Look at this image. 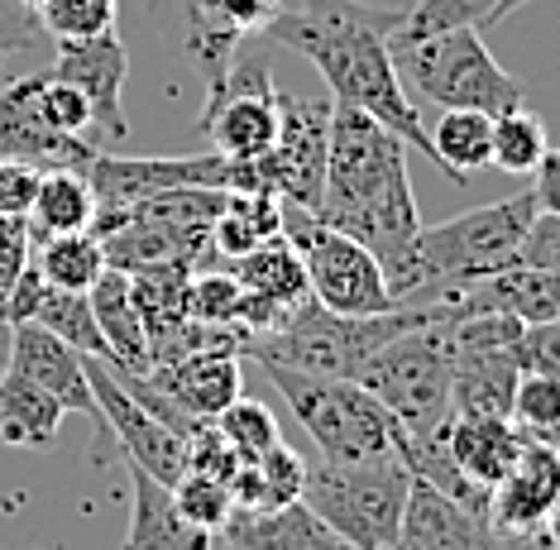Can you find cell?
<instances>
[{"label":"cell","mask_w":560,"mask_h":550,"mask_svg":"<svg viewBox=\"0 0 560 550\" xmlns=\"http://www.w3.org/2000/svg\"><path fill=\"white\" fill-rule=\"evenodd\" d=\"M508 550H537V536H522V541H508Z\"/></svg>","instance_id":"816d5d0a"},{"label":"cell","mask_w":560,"mask_h":550,"mask_svg":"<svg viewBox=\"0 0 560 550\" xmlns=\"http://www.w3.org/2000/svg\"><path fill=\"white\" fill-rule=\"evenodd\" d=\"M86 383H92V398L101 407V421H106L101 445H116V450L106 455V465L120 455L125 465H139L144 475H154L159 483L173 489V483L187 475V441L177 436L168 421H159L139 398H130V388L116 378V368L106 360L86 354Z\"/></svg>","instance_id":"7c38bea8"},{"label":"cell","mask_w":560,"mask_h":550,"mask_svg":"<svg viewBox=\"0 0 560 550\" xmlns=\"http://www.w3.org/2000/svg\"><path fill=\"white\" fill-rule=\"evenodd\" d=\"M551 450H556V459H560V431H556V436H551Z\"/></svg>","instance_id":"f5cc1de1"},{"label":"cell","mask_w":560,"mask_h":550,"mask_svg":"<svg viewBox=\"0 0 560 550\" xmlns=\"http://www.w3.org/2000/svg\"><path fill=\"white\" fill-rule=\"evenodd\" d=\"M44 72H24L0 92V159H20L34 168H82L92 159V144L72 134H58L39 110Z\"/></svg>","instance_id":"ac0fdd59"},{"label":"cell","mask_w":560,"mask_h":550,"mask_svg":"<svg viewBox=\"0 0 560 550\" xmlns=\"http://www.w3.org/2000/svg\"><path fill=\"white\" fill-rule=\"evenodd\" d=\"M427 321H445V312L436 302L431 306H393V312H378V316H340V312H326V306H316V302H302V306H292L288 321L278 330L249 340L245 360L288 364V368L322 374V378H354L369 354H378L388 340H398Z\"/></svg>","instance_id":"277c9868"},{"label":"cell","mask_w":560,"mask_h":550,"mask_svg":"<svg viewBox=\"0 0 560 550\" xmlns=\"http://www.w3.org/2000/svg\"><path fill=\"white\" fill-rule=\"evenodd\" d=\"M503 0H417L407 5V15L398 24V34H436V30H489L493 10Z\"/></svg>","instance_id":"ab89813d"},{"label":"cell","mask_w":560,"mask_h":550,"mask_svg":"<svg viewBox=\"0 0 560 550\" xmlns=\"http://www.w3.org/2000/svg\"><path fill=\"white\" fill-rule=\"evenodd\" d=\"M326 139H330V101L278 86V139L264 159L245 163L249 191H269L278 201L316 211L326 177Z\"/></svg>","instance_id":"8fae6325"},{"label":"cell","mask_w":560,"mask_h":550,"mask_svg":"<svg viewBox=\"0 0 560 550\" xmlns=\"http://www.w3.org/2000/svg\"><path fill=\"white\" fill-rule=\"evenodd\" d=\"M412 489L402 459H369V465H307L302 503L326 522L350 550H393L402 503Z\"/></svg>","instance_id":"ba28073f"},{"label":"cell","mask_w":560,"mask_h":550,"mask_svg":"<svg viewBox=\"0 0 560 550\" xmlns=\"http://www.w3.org/2000/svg\"><path fill=\"white\" fill-rule=\"evenodd\" d=\"M402 15L407 10L374 5V0H298V10H278L264 38L307 58L330 86L336 106L374 115L407 149H422L431 159V130L407 101V86L388 54V34L402 24Z\"/></svg>","instance_id":"6da1fadb"},{"label":"cell","mask_w":560,"mask_h":550,"mask_svg":"<svg viewBox=\"0 0 560 550\" xmlns=\"http://www.w3.org/2000/svg\"><path fill=\"white\" fill-rule=\"evenodd\" d=\"M130 489H135V513H130V536H125L120 550H211L215 546V536L187 527L177 517L168 483H159L154 475L130 465Z\"/></svg>","instance_id":"d4e9b609"},{"label":"cell","mask_w":560,"mask_h":550,"mask_svg":"<svg viewBox=\"0 0 560 550\" xmlns=\"http://www.w3.org/2000/svg\"><path fill=\"white\" fill-rule=\"evenodd\" d=\"M388 54L402 82L441 110L508 115L527 101V86L508 68H499V58L489 54L479 30H436V34L393 30Z\"/></svg>","instance_id":"5b68a950"},{"label":"cell","mask_w":560,"mask_h":550,"mask_svg":"<svg viewBox=\"0 0 560 550\" xmlns=\"http://www.w3.org/2000/svg\"><path fill=\"white\" fill-rule=\"evenodd\" d=\"M278 207H283V239L298 249L302 268H307V288L316 306L340 316H378L398 306L384 268L364 245L330 230L316 211H302L292 201H278Z\"/></svg>","instance_id":"9c48e42d"},{"label":"cell","mask_w":560,"mask_h":550,"mask_svg":"<svg viewBox=\"0 0 560 550\" xmlns=\"http://www.w3.org/2000/svg\"><path fill=\"white\" fill-rule=\"evenodd\" d=\"M201 134L221 159L231 163H254L273 149L278 139V82L269 62L259 58H235L225 82L207 92V110H201Z\"/></svg>","instance_id":"5bb4252c"},{"label":"cell","mask_w":560,"mask_h":550,"mask_svg":"<svg viewBox=\"0 0 560 550\" xmlns=\"http://www.w3.org/2000/svg\"><path fill=\"white\" fill-rule=\"evenodd\" d=\"M546 149H551V134H546L541 115H532L527 106H517V110H508V115H493L489 163L499 173H513V177L537 173V163L546 159Z\"/></svg>","instance_id":"e575fe53"},{"label":"cell","mask_w":560,"mask_h":550,"mask_svg":"<svg viewBox=\"0 0 560 550\" xmlns=\"http://www.w3.org/2000/svg\"><path fill=\"white\" fill-rule=\"evenodd\" d=\"M44 24L34 15L30 5H20V0H0V44L5 48H34L44 44Z\"/></svg>","instance_id":"bcb514c9"},{"label":"cell","mask_w":560,"mask_h":550,"mask_svg":"<svg viewBox=\"0 0 560 550\" xmlns=\"http://www.w3.org/2000/svg\"><path fill=\"white\" fill-rule=\"evenodd\" d=\"M537 183H532V197H537V211L546 215H560V149L551 144L546 149V159L537 163Z\"/></svg>","instance_id":"7dc6e473"},{"label":"cell","mask_w":560,"mask_h":550,"mask_svg":"<svg viewBox=\"0 0 560 550\" xmlns=\"http://www.w3.org/2000/svg\"><path fill=\"white\" fill-rule=\"evenodd\" d=\"M517 264H527V268H551V273H560V215L537 211V221H532L527 239H522Z\"/></svg>","instance_id":"ee69618b"},{"label":"cell","mask_w":560,"mask_h":550,"mask_svg":"<svg viewBox=\"0 0 560 550\" xmlns=\"http://www.w3.org/2000/svg\"><path fill=\"white\" fill-rule=\"evenodd\" d=\"M541 536L551 541L556 550H560V498H556V507H551V517H546V527H541Z\"/></svg>","instance_id":"681fc988"},{"label":"cell","mask_w":560,"mask_h":550,"mask_svg":"<svg viewBox=\"0 0 560 550\" xmlns=\"http://www.w3.org/2000/svg\"><path fill=\"white\" fill-rule=\"evenodd\" d=\"M5 54H10V48H5V44H0V68H5Z\"/></svg>","instance_id":"db71d44e"},{"label":"cell","mask_w":560,"mask_h":550,"mask_svg":"<svg viewBox=\"0 0 560 550\" xmlns=\"http://www.w3.org/2000/svg\"><path fill=\"white\" fill-rule=\"evenodd\" d=\"M62 412H68V407H62L54 393H44L39 383H30L5 364V374H0V445L44 450V445L58 441Z\"/></svg>","instance_id":"484cf974"},{"label":"cell","mask_w":560,"mask_h":550,"mask_svg":"<svg viewBox=\"0 0 560 550\" xmlns=\"http://www.w3.org/2000/svg\"><path fill=\"white\" fill-rule=\"evenodd\" d=\"M493 149V115L483 110H441V125L431 130V163L445 168L455 183H469Z\"/></svg>","instance_id":"1f68e13d"},{"label":"cell","mask_w":560,"mask_h":550,"mask_svg":"<svg viewBox=\"0 0 560 550\" xmlns=\"http://www.w3.org/2000/svg\"><path fill=\"white\" fill-rule=\"evenodd\" d=\"M159 398H168L177 412L215 421L245 393V354H187L173 364H154L149 374H139Z\"/></svg>","instance_id":"44dd1931"},{"label":"cell","mask_w":560,"mask_h":550,"mask_svg":"<svg viewBox=\"0 0 560 550\" xmlns=\"http://www.w3.org/2000/svg\"><path fill=\"white\" fill-rule=\"evenodd\" d=\"M527 441L532 436L513 417H451L441 431V445H445V455H451V465L483 493H493V483L513 469V459L522 455Z\"/></svg>","instance_id":"7402d4cb"},{"label":"cell","mask_w":560,"mask_h":550,"mask_svg":"<svg viewBox=\"0 0 560 550\" xmlns=\"http://www.w3.org/2000/svg\"><path fill=\"white\" fill-rule=\"evenodd\" d=\"M10 368L24 374L30 383H39L44 393H54L68 412L92 417L96 445H101V436H106V421H101V407L92 398V383H86V354H78L72 344H62L58 336H48L44 326L15 321V326H10Z\"/></svg>","instance_id":"d6986e66"},{"label":"cell","mask_w":560,"mask_h":550,"mask_svg":"<svg viewBox=\"0 0 560 550\" xmlns=\"http://www.w3.org/2000/svg\"><path fill=\"white\" fill-rule=\"evenodd\" d=\"M283 235V207L269 191H231L221 221L211 225V259H245L254 245Z\"/></svg>","instance_id":"4dcf8cb0"},{"label":"cell","mask_w":560,"mask_h":550,"mask_svg":"<svg viewBox=\"0 0 560 550\" xmlns=\"http://www.w3.org/2000/svg\"><path fill=\"white\" fill-rule=\"evenodd\" d=\"M86 297H92V316L101 326V340H106V364L120 368V374H149V368H154V350H149L144 321H139V312H135L130 273L106 268Z\"/></svg>","instance_id":"cb8c5ba5"},{"label":"cell","mask_w":560,"mask_h":550,"mask_svg":"<svg viewBox=\"0 0 560 550\" xmlns=\"http://www.w3.org/2000/svg\"><path fill=\"white\" fill-rule=\"evenodd\" d=\"M283 0H177L183 15V58L207 82V92L225 82V72L240 58V38L264 34Z\"/></svg>","instance_id":"9a60e30c"},{"label":"cell","mask_w":560,"mask_h":550,"mask_svg":"<svg viewBox=\"0 0 560 550\" xmlns=\"http://www.w3.org/2000/svg\"><path fill=\"white\" fill-rule=\"evenodd\" d=\"M231 273L240 278V288L254 292V297L283 306V312H292V306L312 302V288H307V268H302L298 249L288 245L283 235L264 239V245H254L245 259H231Z\"/></svg>","instance_id":"f1b7e54d"},{"label":"cell","mask_w":560,"mask_h":550,"mask_svg":"<svg viewBox=\"0 0 560 550\" xmlns=\"http://www.w3.org/2000/svg\"><path fill=\"white\" fill-rule=\"evenodd\" d=\"M34 326H44L48 336H58L62 344H72L78 354H92V360H106V340H101V326L92 316V297L86 292H62V288H48L39 292L30 312Z\"/></svg>","instance_id":"836d02e7"},{"label":"cell","mask_w":560,"mask_h":550,"mask_svg":"<svg viewBox=\"0 0 560 550\" xmlns=\"http://www.w3.org/2000/svg\"><path fill=\"white\" fill-rule=\"evenodd\" d=\"M560 498V459L551 450V441L532 436L522 445V455L513 459V469L493 483L489 493V527L503 541H522V536H537L546 527Z\"/></svg>","instance_id":"e0dca14e"},{"label":"cell","mask_w":560,"mask_h":550,"mask_svg":"<svg viewBox=\"0 0 560 550\" xmlns=\"http://www.w3.org/2000/svg\"><path fill=\"white\" fill-rule=\"evenodd\" d=\"M30 264V225L15 215H0V268H20Z\"/></svg>","instance_id":"c3c4849f"},{"label":"cell","mask_w":560,"mask_h":550,"mask_svg":"<svg viewBox=\"0 0 560 550\" xmlns=\"http://www.w3.org/2000/svg\"><path fill=\"white\" fill-rule=\"evenodd\" d=\"M30 264L39 268V278L48 288H62V292H92L96 278L106 273V249L92 230L82 235H54V239H39V254H30Z\"/></svg>","instance_id":"d6a6232c"},{"label":"cell","mask_w":560,"mask_h":550,"mask_svg":"<svg viewBox=\"0 0 560 550\" xmlns=\"http://www.w3.org/2000/svg\"><path fill=\"white\" fill-rule=\"evenodd\" d=\"M316 215L364 245L393 278L412 249L422 215H417L412 177H407V144L374 115L354 106H330L326 139V177Z\"/></svg>","instance_id":"7a4b0ae2"},{"label":"cell","mask_w":560,"mask_h":550,"mask_svg":"<svg viewBox=\"0 0 560 550\" xmlns=\"http://www.w3.org/2000/svg\"><path fill=\"white\" fill-rule=\"evenodd\" d=\"M173 507H177V517L187 522V527H197V531H207L215 536L231 522L235 513V503H231V483H221V479H211V475H197V469H187L183 479L173 483Z\"/></svg>","instance_id":"8d00e7d4"},{"label":"cell","mask_w":560,"mask_h":550,"mask_svg":"<svg viewBox=\"0 0 560 550\" xmlns=\"http://www.w3.org/2000/svg\"><path fill=\"white\" fill-rule=\"evenodd\" d=\"M302 483H307V459L278 441L269 455H259V459H249V465L235 469L231 503H235V513H269V507L298 503Z\"/></svg>","instance_id":"f546056e"},{"label":"cell","mask_w":560,"mask_h":550,"mask_svg":"<svg viewBox=\"0 0 560 550\" xmlns=\"http://www.w3.org/2000/svg\"><path fill=\"white\" fill-rule=\"evenodd\" d=\"M393 550H508V541L489 527V517L469 513L465 503L412 479Z\"/></svg>","instance_id":"ffe728a7"},{"label":"cell","mask_w":560,"mask_h":550,"mask_svg":"<svg viewBox=\"0 0 560 550\" xmlns=\"http://www.w3.org/2000/svg\"><path fill=\"white\" fill-rule=\"evenodd\" d=\"M269 383L288 398L298 426L316 441L330 465H369V459H402V426L384 402L354 378H322L288 364H259Z\"/></svg>","instance_id":"8992f818"},{"label":"cell","mask_w":560,"mask_h":550,"mask_svg":"<svg viewBox=\"0 0 560 550\" xmlns=\"http://www.w3.org/2000/svg\"><path fill=\"white\" fill-rule=\"evenodd\" d=\"M211 550H215V546H211Z\"/></svg>","instance_id":"11a10c76"},{"label":"cell","mask_w":560,"mask_h":550,"mask_svg":"<svg viewBox=\"0 0 560 550\" xmlns=\"http://www.w3.org/2000/svg\"><path fill=\"white\" fill-rule=\"evenodd\" d=\"M522 364H527V374L560 378V321L527 326V336H522Z\"/></svg>","instance_id":"f6af8a7d"},{"label":"cell","mask_w":560,"mask_h":550,"mask_svg":"<svg viewBox=\"0 0 560 550\" xmlns=\"http://www.w3.org/2000/svg\"><path fill=\"white\" fill-rule=\"evenodd\" d=\"M30 245L54 235H82L96 221V191L82 177V168H44L39 197L30 207Z\"/></svg>","instance_id":"83f0119b"},{"label":"cell","mask_w":560,"mask_h":550,"mask_svg":"<svg viewBox=\"0 0 560 550\" xmlns=\"http://www.w3.org/2000/svg\"><path fill=\"white\" fill-rule=\"evenodd\" d=\"M192 273H197L192 264H154V268L130 273V297H135V312L144 321V336L154 354L192 321L187 316V283H192Z\"/></svg>","instance_id":"4316f807"},{"label":"cell","mask_w":560,"mask_h":550,"mask_svg":"<svg viewBox=\"0 0 560 550\" xmlns=\"http://www.w3.org/2000/svg\"><path fill=\"white\" fill-rule=\"evenodd\" d=\"M508 417H513L527 436L551 441L560 431V378H551V374H522L517 388H513V407H508Z\"/></svg>","instance_id":"60d3db41"},{"label":"cell","mask_w":560,"mask_h":550,"mask_svg":"<svg viewBox=\"0 0 560 550\" xmlns=\"http://www.w3.org/2000/svg\"><path fill=\"white\" fill-rule=\"evenodd\" d=\"M245 302H249V292L240 288V278H235V273L197 268L192 283H187V316H192V321L245 326Z\"/></svg>","instance_id":"74e56055"},{"label":"cell","mask_w":560,"mask_h":550,"mask_svg":"<svg viewBox=\"0 0 560 550\" xmlns=\"http://www.w3.org/2000/svg\"><path fill=\"white\" fill-rule=\"evenodd\" d=\"M58 82L78 86L92 106V120L106 130L110 139L130 134V120H125V77H130V54H125L120 34H96V38H62L54 68Z\"/></svg>","instance_id":"2e32d148"},{"label":"cell","mask_w":560,"mask_h":550,"mask_svg":"<svg viewBox=\"0 0 560 550\" xmlns=\"http://www.w3.org/2000/svg\"><path fill=\"white\" fill-rule=\"evenodd\" d=\"M522 336L527 326L503 312L451 321V417H508L517 378L527 374Z\"/></svg>","instance_id":"30bf717a"},{"label":"cell","mask_w":560,"mask_h":550,"mask_svg":"<svg viewBox=\"0 0 560 550\" xmlns=\"http://www.w3.org/2000/svg\"><path fill=\"white\" fill-rule=\"evenodd\" d=\"M384 412L402 426V441H431L451 421V321H427L369 354L354 374Z\"/></svg>","instance_id":"52a82bcc"},{"label":"cell","mask_w":560,"mask_h":550,"mask_svg":"<svg viewBox=\"0 0 560 550\" xmlns=\"http://www.w3.org/2000/svg\"><path fill=\"white\" fill-rule=\"evenodd\" d=\"M116 10L120 0H44L39 24L48 38H96L116 30Z\"/></svg>","instance_id":"f35d334b"},{"label":"cell","mask_w":560,"mask_h":550,"mask_svg":"<svg viewBox=\"0 0 560 550\" xmlns=\"http://www.w3.org/2000/svg\"><path fill=\"white\" fill-rule=\"evenodd\" d=\"M39 177H44V168H34V163L0 159V215L24 221L34 207V197H39Z\"/></svg>","instance_id":"7bdbcfd3"},{"label":"cell","mask_w":560,"mask_h":550,"mask_svg":"<svg viewBox=\"0 0 560 550\" xmlns=\"http://www.w3.org/2000/svg\"><path fill=\"white\" fill-rule=\"evenodd\" d=\"M532 221H537V197H532V187H527V191H517V197L489 201V207L451 215V221H441V225H422L402 268L388 278L393 302L431 306L445 288H465L483 273L513 268Z\"/></svg>","instance_id":"3957f363"},{"label":"cell","mask_w":560,"mask_h":550,"mask_svg":"<svg viewBox=\"0 0 560 550\" xmlns=\"http://www.w3.org/2000/svg\"><path fill=\"white\" fill-rule=\"evenodd\" d=\"M82 177L96 191V211H125L173 187H221L245 191V168L221 153H183V159H120V153H92Z\"/></svg>","instance_id":"4fadbf2b"},{"label":"cell","mask_w":560,"mask_h":550,"mask_svg":"<svg viewBox=\"0 0 560 550\" xmlns=\"http://www.w3.org/2000/svg\"><path fill=\"white\" fill-rule=\"evenodd\" d=\"M522 5H532V0H503V5H499V10H493V24L513 20V15H517V10H522Z\"/></svg>","instance_id":"f907efd6"},{"label":"cell","mask_w":560,"mask_h":550,"mask_svg":"<svg viewBox=\"0 0 560 550\" xmlns=\"http://www.w3.org/2000/svg\"><path fill=\"white\" fill-rule=\"evenodd\" d=\"M215 550H350L307 503H283L269 513H231L215 531Z\"/></svg>","instance_id":"603a6c76"},{"label":"cell","mask_w":560,"mask_h":550,"mask_svg":"<svg viewBox=\"0 0 560 550\" xmlns=\"http://www.w3.org/2000/svg\"><path fill=\"white\" fill-rule=\"evenodd\" d=\"M215 431H221L225 445H231V450L240 455V465H249V459L269 455L273 445L283 441V436H278V417H273L259 398H245V393H240V398L225 407L221 417H215Z\"/></svg>","instance_id":"d590c367"},{"label":"cell","mask_w":560,"mask_h":550,"mask_svg":"<svg viewBox=\"0 0 560 550\" xmlns=\"http://www.w3.org/2000/svg\"><path fill=\"white\" fill-rule=\"evenodd\" d=\"M39 110L44 120L54 125L58 134H72V139H86V130H92V106H86V96L78 92V86L58 82L54 72L44 68V82H39Z\"/></svg>","instance_id":"b9f144b4"}]
</instances>
